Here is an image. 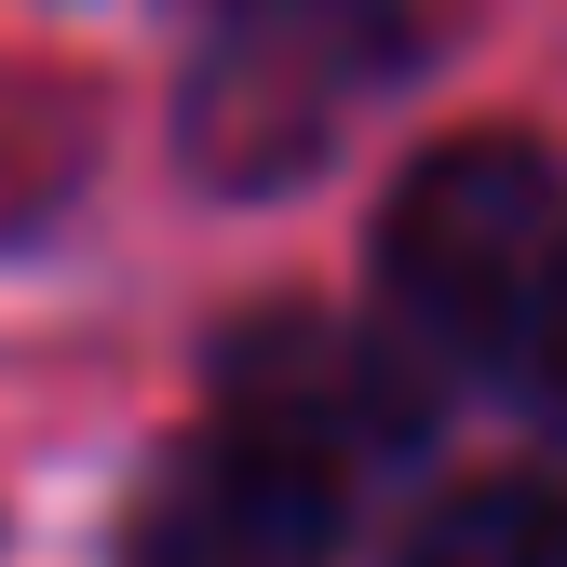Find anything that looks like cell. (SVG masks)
I'll return each mask as SVG.
<instances>
[{
  "instance_id": "1",
  "label": "cell",
  "mask_w": 567,
  "mask_h": 567,
  "mask_svg": "<svg viewBox=\"0 0 567 567\" xmlns=\"http://www.w3.org/2000/svg\"><path fill=\"white\" fill-rule=\"evenodd\" d=\"M379 284L405 338L446 365L527 379L540 419H567V176L527 135H446L379 203Z\"/></svg>"
},
{
  "instance_id": "2",
  "label": "cell",
  "mask_w": 567,
  "mask_h": 567,
  "mask_svg": "<svg viewBox=\"0 0 567 567\" xmlns=\"http://www.w3.org/2000/svg\"><path fill=\"white\" fill-rule=\"evenodd\" d=\"M392 68H405V14L392 0H230L203 68H189V163L217 189H270Z\"/></svg>"
},
{
  "instance_id": "3",
  "label": "cell",
  "mask_w": 567,
  "mask_h": 567,
  "mask_svg": "<svg viewBox=\"0 0 567 567\" xmlns=\"http://www.w3.org/2000/svg\"><path fill=\"white\" fill-rule=\"evenodd\" d=\"M338 486L351 460L270 433V419H217L176 446L122 514V567H324L338 554Z\"/></svg>"
},
{
  "instance_id": "4",
  "label": "cell",
  "mask_w": 567,
  "mask_h": 567,
  "mask_svg": "<svg viewBox=\"0 0 567 567\" xmlns=\"http://www.w3.org/2000/svg\"><path fill=\"white\" fill-rule=\"evenodd\" d=\"M217 392H230V419H270V433H298V446H324V460H379V446H405L419 433V392H405V365L379 338H338V324H244L230 351H217Z\"/></svg>"
},
{
  "instance_id": "5",
  "label": "cell",
  "mask_w": 567,
  "mask_h": 567,
  "mask_svg": "<svg viewBox=\"0 0 567 567\" xmlns=\"http://www.w3.org/2000/svg\"><path fill=\"white\" fill-rule=\"evenodd\" d=\"M405 567H567V486L554 473H473L405 527Z\"/></svg>"
}]
</instances>
